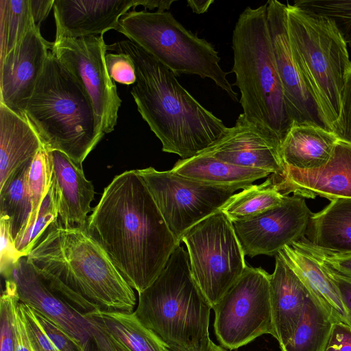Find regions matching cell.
I'll list each match as a JSON object with an SVG mask.
<instances>
[{"instance_id": "11", "label": "cell", "mask_w": 351, "mask_h": 351, "mask_svg": "<svg viewBox=\"0 0 351 351\" xmlns=\"http://www.w3.org/2000/svg\"><path fill=\"white\" fill-rule=\"evenodd\" d=\"M145 182L169 230L180 243L185 232L225 204L237 186L208 184L170 171L136 170Z\"/></svg>"}, {"instance_id": "41", "label": "cell", "mask_w": 351, "mask_h": 351, "mask_svg": "<svg viewBox=\"0 0 351 351\" xmlns=\"http://www.w3.org/2000/svg\"><path fill=\"white\" fill-rule=\"evenodd\" d=\"M332 132L339 141L351 145V68L346 76L339 117Z\"/></svg>"}, {"instance_id": "42", "label": "cell", "mask_w": 351, "mask_h": 351, "mask_svg": "<svg viewBox=\"0 0 351 351\" xmlns=\"http://www.w3.org/2000/svg\"><path fill=\"white\" fill-rule=\"evenodd\" d=\"M324 351H351V326L334 323Z\"/></svg>"}, {"instance_id": "6", "label": "cell", "mask_w": 351, "mask_h": 351, "mask_svg": "<svg viewBox=\"0 0 351 351\" xmlns=\"http://www.w3.org/2000/svg\"><path fill=\"white\" fill-rule=\"evenodd\" d=\"M211 308L193 276L188 252L179 245L156 280L138 293L134 312L167 345L208 351Z\"/></svg>"}, {"instance_id": "24", "label": "cell", "mask_w": 351, "mask_h": 351, "mask_svg": "<svg viewBox=\"0 0 351 351\" xmlns=\"http://www.w3.org/2000/svg\"><path fill=\"white\" fill-rule=\"evenodd\" d=\"M314 247L337 254H351V199H335L312 213L305 234Z\"/></svg>"}, {"instance_id": "10", "label": "cell", "mask_w": 351, "mask_h": 351, "mask_svg": "<svg viewBox=\"0 0 351 351\" xmlns=\"http://www.w3.org/2000/svg\"><path fill=\"white\" fill-rule=\"evenodd\" d=\"M269 278L261 267L246 266L213 308L215 335L223 348L232 350L264 334L275 336Z\"/></svg>"}, {"instance_id": "14", "label": "cell", "mask_w": 351, "mask_h": 351, "mask_svg": "<svg viewBox=\"0 0 351 351\" xmlns=\"http://www.w3.org/2000/svg\"><path fill=\"white\" fill-rule=\"evenodd\" d=\"M267 3L275 62L293 123L316 125L332 132L294 58L287 30V5L277 0Z\"/></svg>"}, {"instance_id": "18", "label": "cell", "mask_w": 351, "mask_h": 351, "mask_svg": "<svg viewBox=\"0 0 351 351\" xmlns=\"http://www.w3.org/2000/svg\"><path fill=\"white\" fill-rule=\"evenodd\" d=\"M267 180L285 195L293 193L304 198L351 199V145L338 141L329 161L321 168L286 167L284 175L271 174Z\"/></svg>"}, {"instance_id": "45", "label": "cell", "mask_w": 351, "mask_h": 351, "mask_svg": "<svg viewBox=\"0 0 351 351\" xmlns=\"http://www.w3.org/2000/svg\"><path fill=\"white\" fill-rule=\"evenodd\" d=\"M95 351H125L114 343L104 332L92 324Z\"/></svg>"}, {"instance_id": "5", "label": "cell", "mask_w": 351, "mask_h": 351, "mask_svg": "<svg viewBox=\"0 0 351 351\" xmlns=\"http://www.w3.org/2000/svg\"><path fill=\"white\" fill-rule=\"evenodd\" d=\"M232 72L246 118L282 142L293 125L278 73L267 23V3L246 8L232 32Z\"/></svg>"}, {"instance_id": "3", "label": "cell", "mask_w": 351, "mask_h": 351, "mask_svg": "<svg viewBox=\"0 0 351 351\" xmlns=\"http://www.w3.org/2000/svg\"><path fill=\"white\" fill-rule=\"evenodd\" d=\"M40 273L61 282L100 309L132 313L133 289L86 227L57 220L27 256Z\"/></svg>"}, {"instance_id": "33", "label": "cell", "mask_w": 351, "mask_h": 351, "mask_svg": "<svg viewBox=\"0 0 351 351\" xmlns=\"http://www.w3.org/2000/svg\"><path fill=\"white\" fill-rule=\"evenodd\" d=\"M58 210L54 184L51 181L49 190L39 208L32 228L14 240L16 250L27 256L44 235L45 232L58 220Z\"/></svg>"}, {"instance_id": "34", "label": "cell", "mask_w": 351, "mask_h": 351, "mask_svg": "<svg viewBox=\"0 0 351 351\" xmlns=\"http://www.w3.org/2000/svg\"><path fill=\"white\" fill-rule=\"evenodd\" d=\"M293 4L330 19L351 48V0H298Z\"/></svg>"}, {"instance_id": "32", "label": "cell", "mask_w": 351, "mask_h": 351, "mask_svg": "<svg viewBox=\"0 0 351 351\" xmlns=\"http://www.w3.org/2000/svg\"><path fill=\"white\" fill-rule=\"evenodd\" d=\"M52 165L49 152L42 147L31 162L27 174V186L32 202V212L23 231L16 239L29 230L52 181Z\"/></svg>"}, {"instance_id": "15", "label": "cell", "mask_w": 351, "mask_h": 351, "mask_svg": "<svg viewBox=\"0 0 351 351\" xmlns=\"http://www.w3.org/2000/svg\"><path fill=\"white\" fill-rule=\"evenodd\" d=\"M281 144L278 136L241 113L233 127L227 128L215 143L200 154L234 165L282 176L286 166L281 155Z\"/></svg>"}, {"instance_id": "37", "label": "cell", "mask_w": 351, "mask_h": 351, "mask_svg": "<svg viewBox=\"0 0 351 351\" xmlns=\"http://www.w3.org/2000/svg\"><path fill=\"white\" fill-rule=\"evenodd\" d=\"M1 258L0 271L6 279L17 261L23 255L16 250L11 235L10 222L8 217L0 216Z\"/></svg>"}, {"instance_id": "30", "label": "cell", "mask_w": 351, "mask_h": 351, "mask_svg": "<svg viewBox=\"0 0 351 351\" xmlns=\"http://www.w3.org/2000/svg\"><path fill=\"white\" fill-rule=\"evenodd\" d=\"M267 180L233 194L220 208L233 223L255 217L282 203L285 198Z\"/></svg>"}, {"instance_id": "36", "label": "cell", "mask_w": 351, "mask_h": 351, "mask_svg": "<svg viewBox=\"0 0 351 351\" xmlns=\"http://www.w3.org/2000/svg\"><path fill=\"white\" fill-rule=\"evenodd\" d=\"M291 246L302 250L337 274L351 280V254H337L324 252L310 244L305 237Z\"/></svg>"}, {"instance_id": "26", "label": "cell", "mask_w": 351, "mask_h": 351, "mask_svg": "<svg viewBox=\"0 0 351 351\" xmlns=\"http://www.w3.org/2000/svg\"><path fill=\"white\" fill-rule=\"evenodd\" d=\"M84 317L125 351H171L169 345L145 327L134 312L98 309Z\"/></svg>"}, {"instance_id": "27", "label": "cell", "mask_w": 351, "mask_h": 351, "mask_svg": "<svg viewBox=\"0 0 351 351\" xmlns=\"http://www.w3.org/2000/svg\"><path fill=\"white\" fill-rule=\"evenodd\" d=\"M171 170L195 181L242 189L271 174L266 170L234 165L202 154L179 160Z\"/></svg>"}, {"instance_id": "13", "label": "cell", "mask_w": 351, "mask_h": 351, "mask_svg": "<svg viewBox=\"0 0 351 351\" xmlns=\"http://www.w3.org/2000/svg\"><path fill=\"white\" fill-rule=\"evenodd\" d=\"M312 213L303 197L286 195L280 205L232 223L245 255L276 256L305 237Z\"/></svg>"}, {"instance_id": "7", "label": "cell", "mask_w": 351, "mask_h": 351, "mask_svg": "<svg viewBox=\"0 0 351 351\" xmlns=\"http://www.w3.org/2000/svg\"><path fill=\"white\" fill-rule=\"evenodd\" d=\"M286 5L294 58L332 132L351 68L348 46L330 19L289 2Z\"/></svg>"}, {"instance_id": "23", "label": "cell", "mask_w": 351, "mask_h": 351, "mask_svg": "<svg viewBox=\"0 0 351 351\" xmlns=\"http://www.w3.org/2000/svg\"><path fill=\"white\" fill-rule=\"evenodd\" d=\"M338 138L333 132L309 124L293 123L281 144L286 167L311 170L330 160Z\"/></svg>"}, {"instance_id": "48", "label": "cell", "mask_w": 351, "mask_h": 351, "mask_svg": "<svg viewBox=\"0 0 351 351\" xmlns=\"http://www.w3.org/2000/svg\"><path fill=\"white\" fill-rule=\"evenodd\" d=\"M208 351H228L222 346H217L213 341L210 342V347Z\"/></svg>"}, {"instance_id": "9", "label": "cell", "mask_w": 351, "mask_h": 351, "mask_svg": "<svg viewBox=\"0 0 351 351\" xmlns=\"http://www.w3.org/2000/svg\"><path fill=\"white\" fill-rule=\"evenodd\" d=\"M181 241L193 276L213 308L247 266L233 223L219 210L188 230Z\"/></svg>"}, {"instance_id": "17", "label": "cell", "mask_w": 351, "mask_h": 351, "mask_svg": "<svg viewBox=\"0 0 351 351\" xmlns=\"http://www.w3.org/2000/svg\"><path fill=\"white\" fill-rule=\"evenodd\" d=\"M6 279L15 282L21 302L64 329L87 351H94L90 322L47 285L35 267L27 261V256L19 258Z\"/></svg>"}, {"instance_id": "8", "label": "cell", "mask_w": 351, "mask_h": 351, "mask_svg": "<svg viewBox=\"0 0 351 351\" xmlns=\"http://www.w3.org/2000/svg\"><path fill=\"white\" fill-rule=\"evenodd\" d=\"M170 69L176 76L209 78L234 101L238 94L219 65L215 47L186 29L169 12L132 10L122 16L117 29Z\"/></svg>"}, {"instance_id": "1", "label": "cell", "mask_w": 351, "mask_h": 351, "mask_svg": "<svg viewBox=\"0 0 351 351\" xmlns=\"http://www.w3.org/2000/svg\"><path fill=\"white\" fill-rule=\"evenodd\" d=\"M86 229L138 293L156 280L180 245L136 170L116 176L104 189Z\"/></svg>"}, {"instance_id": "44", "label": "cell", "mask_w": 351, "mask_h": 351, "mask_svg": "<svg viewBox=\"0 0 351 351\" xmlns=\"http://www.w3.org/2000/svg\"><path fill=\"white\" fill-rule=\"evenodd\" d=\"M19 303L15 311V351H32L27 335L24 316Z\"/></svg>"}, {"instance_id": "46", "label": "cell", "mask_w": 351, "mask_h": 351, "mask_svg": "<svg viewBox=\"0 0 351 351\" xmlns=\"http://www.w3.org/2000/svg\"><path fill=\"white\" fill-rule=\"evenodd\" d=\"M54 0H30V6L34 24L40 27V23L53 9Z\"/></svg>"}, {"instance_id": "35", "label": "cell", "mask_w": 351, "mask_h": 351, "mask_svg": "<svg viewBox=\"0 0 351 351\" xmlns=\"http://www.w3.org/2000/svg\"><path fill=\"white\" fill-rule=\"evenodd\" d=\"M19 302L15 282L5 280L0 299V351H15V311Z\"/></svg>"}, {"instance_id": "12", "label": "cell", "mask_w": 351, "mask_h": 351, "mask_svg": "<svg viewBox=\"0 0 351 351\" xmlns=\"http://www.w3.org/2000/svg\"><path fill=\"white\" fill-rule=\"evenodd\" d=\"M51 51L75 76L89 95L105 134L114 130L121 104L106 64L108 45L103 35L78 38L57 37Z\"/></svg>"}, {"instance_id": "29", "label": "cell", "mask_w": 351, "mask_h": 351, "mask_svg": "<svg viewBox=\"0 0 351 351\" xmlns=\"http://www.w3.org/2000/svg\"><path fill=\"white\" fill-rule=\"evenodd\" d=\"M31 162L16 170L0 187V216L8 217L14 242L25 229L32 212L27 186Z\"/></svg>"}, {"instance_id": "31", "label": "cell", "mask_w": 351, "mask_h": 351, "mask_svg": "<svg viewBox=\"0 0 351 351\" xmlns=\"http://www.w3.org/2000/svg\"><path fill=\"white\" fill-rule=\"evenodd\" d=\"M34 25L30 0H0V60Z\"/></svg>"}, {"instance_id": "40", "label": "cell", "mask_w": 351, "mask_h": 351, "mask_svg": "<svg viewBox=\"0 0 351 351\" xmlns=\"http://www.w3.org/2000/svg\"><path fill=\"white\" fill-rule=\"evenodd\" d=\"M19 304L24 316L32 350L58 351L40 325L34 309L21 302H19Z\"/></svg>"}, {"instance_id": "2", "label": "cell", "mask_w": 351, "mask_h": 351, "mask_svg": "<svg viewBox=\"0 0 351 351\" xmlns=\"http://www.w3.org/2000/svg\"><path fill=\"white\" fill-rule=\"evenodd\" d=\"M108 49L126 53L133 61L136 79L131 95L163 152L192 158L226 130L222 120L202 106L170 69L138 45L123 40L108 45Z\"/></svg>"}, {"instance_id": "25", "label": "cell", "mask_w": 351, "mask_h": 351, "mask_svg": "<svg viewBox=\"0 0 351 351\" xmlns=\"http://www.w3.org/2000/svg\"><path fill=\"white\" fill-rule=\"evenodd\" d=\"M278 253L304 282L332 321L351 326L339 292L322 265L313 257L293 246H285Z\"/></svg>"}, {"instance_id": "4", "label": "cell", "mask_w": 351, "mask_h": 351, "mask_svg": "<svg viewBox=\"0 0 351 351\" xmlns=\"http://www.w3.org/2000/svg\"><path fill=\"white\" fill-rule=\"evenodd\" d=\"M23 115L47 151L61 152L80 167L106 134L85 88L51 50Z\"/></svg>"}, {"instance_id": "21", "label": "cell", "mask_w": 351, "mask_h": 351, "mask_svg": "<svg viewBox=\"0 0 351 351\" xmlns=\"http://www.w3.org/2000/svg\"><path fill=\"white\" fill-rule=\"evenodd\" d=\"M270 274V302L274 337L281 350L292 338L309 293L306 286L278 253Z\"/></svg>"}, {"instance_id": "22", "label": "cell", "mask_w": 351, "mask_h": 351, "mask_svg": "<svg viewBox=\"0 0 351 351\" xmlns=\"http://www.w3.org/2000/svg\"><path fill=\"white\" fill-rule=\"evenodd\" d=\"M42 147L26 118L0 103V187L16 170L32 161Z\"/></svg>"}, {"instance_id": "38", "label": "cell", "mask_w": 351, "mask_h": 351, "mask_svg": "<svg viewBox=\"0 0 351 351\" xmlns=\"http://www.w3.org/2000/svg\"><path fill=\"white\" fill-rule=\"evenodd\" d=\"M34 313L46 335L58 351H87L80 342L64 329L36 311Z\"/></svg>"}, {"instance_id": "16", "label": "cell", "mask_w": 351, "mask_h": 351, "mask_svg": "<svg viewBox=\"0 0 351 351\" xmlns=\"http://www.w3.org/2000/svg\"><path fill=\"white\" fill-rule=\"evenodd\" d=\"M53 44L34 25L0 60V103L23 115Z\"/></svg>"}, {"instance_id": "28", "label": "cell", "mask_w": 351, "mask_h": 351, "mask_svg": "<svg viewBox=\"0 0 351 351\" xmlns=\"http://www.w3.org/2000/svg\"><path fill=\"white\" fill-rule=\"evenodd\" d=\"M335 322L309 293L294 334L282 351H324Z\"/></svg>"}, {"instance_id": "39", "label": "cell", "mask_w": 351, "mask_h": 351, "mask_svg": "<svg viewBox=\"0 0 351 351\" xmlns=\"http://www.w3.org/2000/svg\"><path fill=\"white\" fill-rule=\"evenodd\" d=\"M106 64L108 74L114 81L126 85L136 82L134 64L128 54L121 52L106 53Z\"/></svg>"}, {"instance_id": "19", "label": "cell", "mask_w": 351, "mask_h": 351, "mask_svg": "<svg viewBox=\"0 0 351 351\" xmlns=\"http://www.w3.org/2000/svg\"><path fill=\"white\" fill-rule=\"evenodd\" d=\"M143 0H54L57 37L78 38L115 29L122 16Z\"/></svg>"}, {"instance_id": "43", "label": "cell", "mask_w": 351, "mask_h": 351, "mask_svg": "<svg viewBox=\"0 0 351 351\" xmlns=\"http://www.w3.org/2000/svg\"><path fill=\"white\" fill-rule=\"evenodd\" d=\"M319 263L336 287L351 322V280L337 274L324 264Z\"/></svg>"}, {"instance_id": "49", "label": "cell", "mask_w": 351, "mask_h": 351, "mask_svg": "<svg viewBox=\"0 0 351 351\" xmlns=\"http://www.w3.org/2000/svg\"><path fill=\"white\" fill-rule=\"evenodd\" d=\"M169 346V348L171 350V351H186L184 349H182L180 348H178V347H176V346Z\"/></svg>"}, {"instance_id": "47", "label": "cell", "mask_w": 351, "mask_h": 351, "mask_svg": "<svg viewBox=\"0 0 351 351\" xmlns=\"http://www.w3.org/2000/svg\"><path fill=\"white\" fill-rule=\"evenodd\" d=\"M214 2L213 0H199V1H187L188 6L192 11L196 14H203L208 10L211 4Z\"/></svg>"}, {"instance_id": "20", "label": "cell", "mask_w": 351, "mask_h": 351, "mask_svg": "<svg viewBox=\"0 0 351 351\" xmlns=\"http://www.w3.org/2000/svg\"><path fill=\"white\" fill-rule=\"evenodd\" d=\"M49 154L60 221L66 227H86L88 213L94 209L90 206L93 184L86 178L82 167L66 155L56 150Z\"/></svg>"}]
</instances>
